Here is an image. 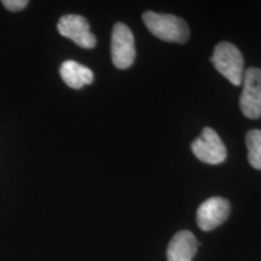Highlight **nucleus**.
<instances>
[{"label": "nucleus", "instance_id": "20e7f679", "mask_svg": "<svg viewBox=\"0 0 261 261\" xmlns=\"http://www.w3.org/2000/svg\"><path fill=\"white\" fill-rule=\"evenodd\" d=\"M191 150L200 161L210 165H219L227 156L226 146L211 127H204L201 136L192 142Z\"/></svg>", "mask_w": 261, "mask_h": 261}, {"label": "nucleus", "instance_id": "423d86ee", "mask_svg": "<svg viewBox=\"0 0 261 261\" xmlns=\"http://www.w3.org/2000/svg\"><path fill=\"white\" fill-rule=\"evenodd\" d=\"M57 29L62 37L70 39L77 46L93 48L97 39L90 31V23L80 15H64L58 21Z\"/></svg>", "mask_w": 261, "mask_h": 261}, {"label": "nucleus", "instance_id": "0eeeda50", "mask_svg": "<svg viewBox=\"0 0 261 261\" xmlns=\"http://www.w3.org/2000/svg\"><path fill=\"white\" fill-rule=\"evenodd\" d=\"M231 205L226 198L211 197L205 200L196 213V221L202 231H212L225 223L230 215Z\"/></svg>", "mask_w": 261, "mask_h": 261}, {"label": "nucleus", "instance_id": "9d476101", "mask_svg": "<svg viewBox=\"0 0 261 261\" xmlns=\"http://www.w3.org/2000/svg\"><path fill=\"white\" fill-rule=\"evenodd\" d=\"M248 161L255 169H261V129H252L246 136Z\"/></svg>", "mask_w": 261, "mask_h": 261}, {"label": "nucleus", "instance_id": "9b49d317", "mask_svg": "<svg viewBox=\"0 0 261 261\" xmlns=\"http://www.w3.org/2000/svg\"><path fill=\"white\" fill-rule=\"evenodd\" d=\"M2 4L10 11L17 12L23 10L28 5V2L27 0H3Z\"/></svg>", "mask_w": 261, "mask_h": 261}, {"label": "nucleus", "instance_id": "f257e3e1", "mask_svg": "<svg viewBox=\"0 0 261 261\" xmlns=\"http://www.w3.org/2000/svg\"><path fill=\"white\" fill-rule=\"evenodd\" d=\"M143 21L151 34L163 41L184 44L190 37L187 22L174 15L146 11L143 14Z\"/></svg>", "mask_w": 261, "mask_h": 261}, {"label": "nucleus", "instance_id": "1a4fd4ad", "mask_svg": "<svg viewBox=\"0 0 261 261\" xmlns=\"http://www.w3.org/2000/svg\"><path fill=\"white\" fill-rule=\"evenodd\" d=\"M61 77L71 89L80 90L85 85L92 84L93 73L90 68L75 61H65L60 68Z\"/></svg>", "mask_w": 261, "mask_h": 261}, {"label": "nucleus", "instance_id": "7ed1b4c3", "mask_svg": "<svg viewBox=\"0 0 261 261\" xmlns=\"http://www.w3.org/2000/svg\"><path fill=\"white\" fill-rule=\"evenodd\" d=\"M112 60L117 69H127L136 60L135 35L129 27L120 22L113 28Z\"/></svg>", "mask_w": 261, "mask_h": 261}, {"label": "nucleus", "instance_id": "f03ea898", "mask_svg": "<svg viewBox=\"0 0 261 261\" xmlns=\"http://www.w3.org/2000/svg\"><path fill=\"white\" fill-rule=\"evenodd\" d=\"M211 62L214 68L234 86L242 85L244 60L242 54L233 44L221 41L214 47Z\"/></svg>", "mask_w": 261, "mask_h": 261}, {"label": "nucleus", "instance_id": "6e6552de", "mask_svg": "<svg viewBox=\"0 0 261 261\" xmlns=\"http://www.w3.org/2000/svg\"><path fill=\"white\" fill-rule=\"evenodd\" d=\"M197 241L188 230L179 231L173 236L167 248L168 261H192L197 253Z\"/></svg>", "mask_w": 261, "mask_h": 261}, {"label": "nucleus", "instance_id": "39448f33", "mask_svg": "<svg viewBox=\"0 0 261 261\" xmlns=\"http://www.w3.org/2000/svg\"><path fill=\"white\" fill-rule=\"evenodd\" d=\"M243 91L240 107L248 119L261 117V69L248 68L243 75Z\"/></svg>", "mask_w": 261, "mask_h": 261}]
</instances>
